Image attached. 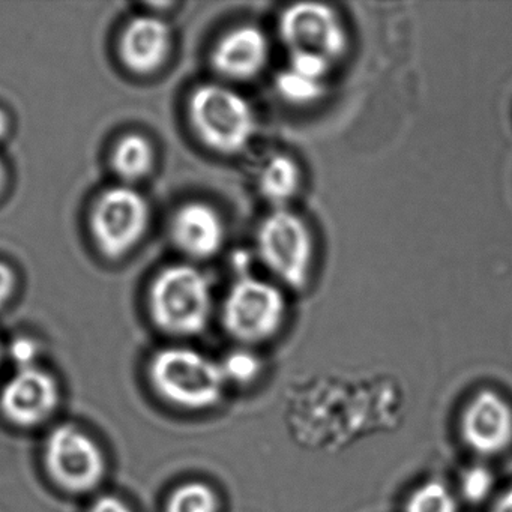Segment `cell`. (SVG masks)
<instances>
[{
  "mask_svg": "<svg viewBox=\"0 0 512 512\" xmlns=\"http://www.w3.org/2000/svg\"><path fill=\"white\" fill-rule=\"evenodd\" d=\"M41 347L37 340L31 337H17L8 347V356L16 365L17 370L38 367Z\"/></svg>",
  "mask_w": 512,
  "mask_h": 512,
  "instance_id": "7402d4cb",
  "label": "cell"
},
{
  "mask_svg": "<svg viewBox=\"0 0 512 512\" xmlns=\"http://www.w3.org/2000/svg\"><path fill=\"white\" fill-rule=\"evenodd\" d=\"M5 179H7V172H5L4 163L0 160V193L4 190Z\"/></svg>",
  "mask_w": 512,
  "mask_h": 512,
  "instance_id": "4316f807",
  "label": "cell"
},
{
  "mask_svg": "<svg viewBox=\"0 0 512 512\" xmlns=\"http://www.w3.org/2000/svg\"><path fill=\"white\" fill-rule=\"evenodd\" d=\"M16 287V274L7 263L0 262V308L7 304Z\"/></svg>",
  "mask_w": 512,
  "mask_h": 512,
  "instance_id": "cb8c5ba5",
  "label": "cell"
},
{
  "mask_svg": "<svg viewBox=\"0 0 512 512\" xmlns=\"http://www.w3.org/2000/svg\"><path fill=\"white\" fill-rule=\"evenodd\" d=\"M257 250L266 268L292 289H304L313 263V238L295 212L275 209L257 232Z\"/></svg>",
  "mask_w": 512,
  "mask_h": 512,
  "instance_id": "5b68a950",
  "label": "cell"
},
{
  "mask_svg": "<svg viewBox=\"0 0 512 512\" xmlns=\"http://www.w3.org/2000/svg\"><path fill=\"white\" fill-rule=\"evenodd\" d=\"M220 367L226 383L245 385V383L256 380L262 364H260V359L250 350L239 349L230 352L223 359V362H220Z\"/></svg>",
  "mask_w": 512,
  "mask_h": 512,
  "instance_id": "d6986e66",
  "label": "cell"
},
{
  "mask_svg": "<svg viewBox=\"0 0 512 512\" xmlns=\"http://www.w3.org/2000/svg\"><path fill=\"white\" fill-rule=\"evenodd\" d=\"M149 215L148 202L134 188L121 185L104 191L91 221L100 250L110 259L133 250L148 229Z\"/></svg>",
  "mask_w": 512,
  "mask_h": 512,
  "instance_id": "52a82bcc",
  "label": "cell"
},
{
  "mask_svg": "<svg viewBox=\"0 0 512 512\" xmlns=\"http://www.w3.org/2000/svg\"><path fill=\"white\" fill-rule=\"evenodd\" d=\"M461 494L470 503H479L490 496L494 487V476L485 466H472L461 476Z\"/></svg>",
  "mask_w": 512,
  "mask_h": 512,
  "instance_id": "ffe728a7",
  "label": "cell"
},
{
  "mask_svg": "<svg viewBox=\"0 0 512 512\" xmlns=\"http://www.w3.org/2000/svg\"><path fill=\"white\" fill-rule=\"evenodd\" d=\"M44 464L50 478L73 494L97 490L107 473L101 446L73 424H61L50 431L44 443Z\"/></svg>",
  "mask_w": 512,
  "mask_h": 512,
  "instance_id": "277c9868",
  "label": "cell"
},
{
  "mask_svg": "<svg viewBox=\"0 0 512 512\" xmlns=\"http://www.w3.org/2000/svg\"><path fill=\"white\" fill-rule=\"evenodd\" d=\"M278 31L290 53H314L334 64L347 50L346 29L328 5H290L281 14Z\"/></svg>",
  "mask_w": 512,
  "mask_h": 512,
  "instance_id": "ba28073f",
  "label": "cell"
},
{
  "mask_svg": "<svg viewBox=\"0 0 512 512\" xmlns=\"http://www.w3.org/2000/svg\"><path fill=\"white\" fill-rule=\"evenodd\" d=\"M149 380L167 403L187 410L217 406L226 386L220 364L188 347L160 350L149 364Z\"/></svg>",
  "mask_w": 512,
  "mask_h": 512,
  "instance_id": "6da1fadb",
  "label": "cell"
},
{
  "mask_svg": "<svg viewBox=\"0 0 512 512\" xmlns=\"http://www.w3.org/2000/svg\"><path fill=\"white\" fill-rule=\"evenodd\" d=\"M491 512H512V487L500 494Z\"/></svg>",
  "mask_w": 512,
  "mask_h": 512,
  "instance_id": "d4e9b609",
  "label": "cell"
},
{
  "mask_svg": "<svg viewBox=\"0 0 512 512\" xmlns=\"http://www.w3.org/2000/svg\"><path fill=\"white\" fill-rule=\"evenodd\" d=\"M4 356L5 352L4 349H2V344H0V367H2V362H4Z\"/></svg>",
  "mask_w": 512,
  "mask_h": 512,
  "instance_id": "83f0119b",
  "label": "cell"
},
{
  "mask_svg": "<svg viewBox=\"0 0 512 512\" xmlns=\"http://www.w3.org/2000/svg\"><path fill=\"white\" fill-rule=\"evenodd\" d=\"M331 65L328 59L323 58V56L314 55V53H290L289 68H292L296 73L302 74V76L319 80V82H323Z\"/></svg>",
  "mask_w": 512,
  "mask_h": 512,
  "instance_id": "44dd1931",
  "label": "cell"
},
{
  "mask_svg": "<svg viewBox=\"0 0 512 512\" xmlns=\"http://www.w3.org/2000/svg\"><path fill=\"white\" fill-rule=\"evenodd\" d=\"M301 169L289 155H272L259 173V190L272 205L283 208L298 194Z\"/></svg>",
  "mask_w": 512,
  "mask_h": 512,
  "instance_id": "5bb4252c",
  "label": "cell"
},
{
  "mask_svg": "<svg viewBox=\"0 0 512 512\" xmlns=\"http://www.w3.org/2000/svg\"><path fill=\"white\" fill-rule=\"evenodd\" d=\"M275 89L287 103L307 106L322 98L323 82L302 76L287 67L275 77Z\"/></svg>",
  "mask_w": 512,
  "mask_h": 512,
  "instance_id": "e0dca14e",
  "label": "cell"
},
{
  "mask_svg": "<svg viewBox=\"0 0 512 512\" xmlns=\"http://www.w3.org/2000/svg\"><path fill=\"white\" fill-rule=\"evenodd\" d=\"M61 403V386L40 367L17 370L0 391V410L8 421L32 428L49 421Z\"/></svg>",
  "mask_w": 512,
  "mask_h": 512,
  "instance_id": "9c48e42d",
  "label": "cell"
},
{
  "mask_svg": "<svg viewBox=\"0 0 512 512\" xmlns=\"http://www.w3.org/2000/svg\"><path fill=\"white\" fill-rule=\"evenodd\" d=\"M286 314L281 290L259 278L236 281L223 305V325L235 340L254 344L277 334Z\"/></svg>",
  "mask_w": 512,
  "mask_h": 512,
  "instance_id": "8992f818",
  "label": "cell"
},
{
  "mask_svg": "<svg viewBox=\"0 0 512 512\" xmlns=\"http://www.w3.org/2000/svg\"><path fill=\"white\" fill-rule=\"evenodd\" d=\"M173 238L182 251L194 259L215 256L224 244L223 220L206 203H188L173 218Z\"/></svg>",
  "mask_w": 512,
  "mask_h": 512,
  "instance_id": "4fadbf2b",
  "label": "cell"
},
{
  "mask_svg": "<svg viewBox=\"0 0 512 512\" xmlns=\"http://www.w3.org/2000/svg\"><path fill=\"white\" fill-rule=\"evenodd\" d=\"M172 44L169 25L155 16L131 20L121 40L124 64L137 74H151L166 62Z\"/></svg>",
  "mask_w": 512,
  "mask_h": 512,
  "instance_id": "7c38bea8",
  "label": "cell"
},
{
  "mask_svg": "<svg viewBox=\"0 0 512 512\" xmlns=\"http://www.w3.org/2000/svg\"><path fill=\"white\" fill-rule=\"evenodd\" d=\"M8 127H10V121H8L7 113L0 110V140L7 136Z\"/></svg>",
  "mask_w": 512,
  "mask_h": 512,
  "instance_id": "484cf974",
  "label": "cell"
},
{
  "mask_svg": "<svg viewBox=\"0 0 512 512\" xmlns=\"http://www.w3.org/2000/svg\"><path fill=\"white\" fill-rule=\"evenodd\" d=\"M211 311V287L205 275L193 266H170L152 286V319L169 334H200L208 325Z\"/></svg>",
  "mask_w": 512,
  "mask_h": 512,
  "instance_id": "3957f363",
  "label": "cell"
},
{
  "mask_svg": "<svg viewBox=\"0 0 512 512\" xmlns=\"http://www.w3.org/2000/svg\"><path fill=\"white\" fill-rule=\"evenodd\" d=\"M89 512H134L133 508L121 497L113 496V494H104L94 500Z\"/></svg>",
  "mask_w": 512,
  "mask_h": 512,
  "instance_id": "603a6c76",
  "label": "cell"
},
{
  "mask_svg": "<svg viewBox=\"0 0 512 512\" xmlns=\"http://www.w3.org/2000/svg\"><path fill=\"white\" fill-rule=\"evenodd\" d=\"M154 148L140 134H128L113 152L115 172L125 181H139L154 167Z\"/></svg>",
  "mask_w": 512,
  "mask_h": 512,
  "instance_id": "9a60e30c",
  "label": "cell"
},
{
  "mask_svg": "<svg viewBox=\"0 0 512 512\" xmlns=\"http://www.w3.org/2000/svg\"><path fill=\"white\" fill-rule=\"evenodd\" d=\"M166 512H218L217 493L205 482H185L170 494Z\"/></svg>",
  "mask_w": 512,
  "mask_h": 512,
  "instance_id": "2e32d148",
  "label": "cell"
},
{
  "mask_svg": "<svg viewBox=\"0 0 512 512\" xmlns=\"http://www.w3.org/2000/svg\"><path fill=\"white\" fill-rule=\"evenodd\" d=\"M461 436L479 455H496L512 442V409L497 392L485 389L461 415Z\"/></svg>",
  "mask_w": 512,
  "mask_h": 512,
  "instance_id": "30bf717a",
  "label": "cell"
},
{
  "mask_svg": "<svg viewBox=\"0 0 512 512\" xmlns=\"http://www.w3.org/2000/svg\"><path fill=\"white\" fill-rule=\"evenodd\" d=\"M269 58L266 35L256 26H241L227 32L212 53V65L230 80H250L259 76Z\"/></svg>",
  "mask_w": 512,
  "mask_h": 512,
  "instance_id": "8fae6325",
  "label": "cell"
},
{
  "mask_svg": "<svg viewBox=\"0 0 512 512\" xmlns=\"http://www.w3.org/2000/svg\"><path fill=\"white\" fill-rule=\"evenodd\" d=\"M190 119L199 139L212 151L238 154L256 133V116L250 103L227 86H200L191 95Z\"/></svg>",
  "mask_w": 512,
  "mask_h": 512,
  "instance_id": "7a4b0ae2",
  "label": "cell"
},
{
  "mask_svg": "<svg viewBox=\"0 0 512 512\" xmlns=\"http://www.w3.org/2000/svg\"><path fill=\"white\" fill-rule=\"evenodd\" d=\"M404 512H458V503L448 485L428 481L410 494Z\"/></svg>",
  "mask_w": 512,
  "mask_h": 512,
  "instance_id": "ac0fdd59",
  "label": "cell"
}]
</instances>
